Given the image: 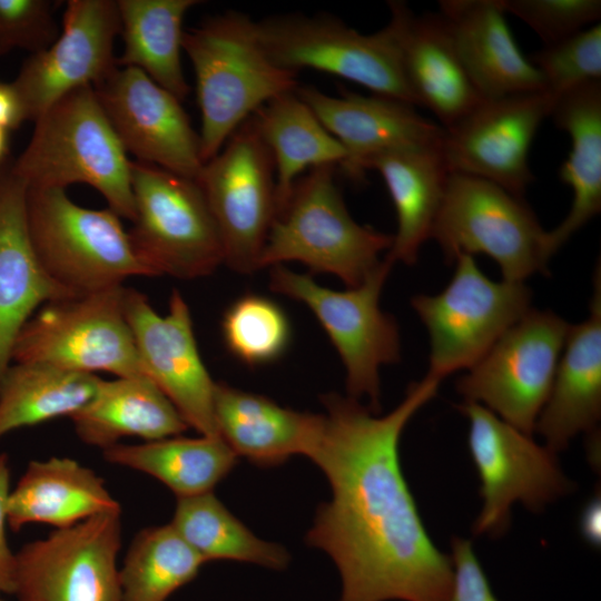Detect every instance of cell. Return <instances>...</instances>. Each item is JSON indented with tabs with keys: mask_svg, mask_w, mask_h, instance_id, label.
I'll return each mask as SVG.
<instances>
[{
	"mask_svg": "<svg viewBox=\"0 0 601 601\" xmlns=\"http://www.w3.org/2000/svg\"><path fill=\"white\" fill-rule=\"evenodd\" d=\"M425 376L378 416L352 396L321 397L326 413L308 454L326 475L332 500L317 508L306 535L342 579L339 601H446L451 558L431 540L403 475L400 439L413 415L437 393Z\"/></svg>",
	"mask_w": 601,
	"mask_h": 601,
	"instance_id": "obj_1",
	"label": "cell"
},
{
	"mask_svg": "<svg viewBox=\"0 0 601 601\" xmlns=\"http://www.w3.org/2000/svg\"><path fill=\"white\" fill-rule=\"evenodd\" d=\"M183 50L196 77L204 164L262 106L298 87L297 72L273 62L256 21L238 11L216 14L186 30Z\"/></svg>",
	"mask_w": 601,
	"mask_h": 601,
	"instance_id": "obj_2",
	"label": "cell"
},
{
	"mask_svg": "<svg viewBox=\"0 0 601 601\" xmlns=\"http://www.w3.org/2000/svg\"><path fill=\"white\" fill-rule=\"evenodd\" d=\"M33 122L28 145L10 166L27 188L86 184L120 218L134 219L131 160L92 87L66 95Z\"/></svg>",
	"mask_w": 601,
	"mask_h": 601,
	"instance_id": "obj_3",
	"label": "cell"
},
{
	"mask_svg": "<svg viewBox=\"0 0 601 601\" xmlns=\"http://www.w3.org/2000/svg\"><path fill=\"white\" fill-rule=\"evenodd\" d=\"M334 171L335 166L325 165L298 178L270 227L259 269L299 262L312 273L332 274L355 287L381 264L393 235L354 220Z\"/></svg>",
	"mask_w": 601,
	"mask_h": 601,
	"instance_id": "obj_4",
	"label": "cell"
},
{
	"mask_svg": "<svg viewBox=\"0 0 601 601\" xmlns=\"http://www.w3.org/2000/svg\"><path fill=\"white\" fill-rule=\"evenodd\" d=\"M26 211L42 268L73 295L121 286L130 277H154L111 209L82 207L66 189L28 188Z\"/></svg>",
	"mask_w": 601,
	"mask_h": 601,
	"instance_id": "obj_5",
	"label": "cell"
},
{
	"mask_svg": "<svg viewBox=\"0 0 601 601\" xmlns=\"http://www.w3.org/2000/svg\"><path fill=\"white\" fill-rule=\"evenodd\" d=\"M392 267L384 257L362 284L345 290L324 287L284 265L273 266L269 276L274 293L303 303L315 315L344 365L348 395L366 396L375 414L381 412L380 370L398 363L402 354L398 325L380 305Z\"/></svg>",
	"mask_w": 601,
	"mask_h": 601,
	"instance_id": "obj_6",
	"label": "cell"
},
{
	"mask_svg": "<svg viewBox=\"0 0 601 601\" xmlns=\"http://www.w3.org/2000/svg\"><path fill=\"white\" fill-rule=\"evenodd\" d=\"M130 171L135 216L128 235L154 277L196 279L224 264L221 238L196 179L137 160Z\"/></svg>",
	"mask_w": 601,
	"mask_h": 601,
	"instance_id": "obj_7",
	"label": "cell"
},
{
	"mask_svg": "<svg viewBox=\"0 0 601 601\" xmlns=\"http://www.w3.org/2000/svg\"><path fill=\"white\" fill-rule=\"evenodd\" d=\"M431 238L447 263L459 255H486L502 279L525 282L548 273L546 230L523 197L489 180L450 173Z\"/></svg>",
	"mask_w": 601,
	"mask_h": 601,
	"instance_id": "obj_8",
	"label": "cell"
},
{
	"mask_svg": "<svg viewBox=\"0 0 601 601\" xmlns=\"http://www.w3.org/2000/svg\"><path fill=\"white\" fill-rule=\"evenodd\" d=\"M454 263L444 289L411 298L428 334L425 376L439 382L472 367L532 308L525 283L491 279L471 255H459Z\"/></svg>",
	"mask_w": 601,
	"mask_h": 601,
	"instance_id": "obj_9",
	"label": "cell"
},
{
	"mask_svg": "<svg viewBox=\"0 0 601 601\" xmlns=\"http://www.w3.org/2000/svg\"><path fill=\"white\" fill-rule=\"evenodd\" d=\"M256 24L263 47L277 66L297 73L304 68L327 72L375 95L416 106L390 20L381 30L368 35L326 14L272 16Z\"/></svg>",
	"mask_w": 601,
	"mask_h": 601,
	"instance_id": "obj_10",
	"label": "cell"
},
{
	"mask_svg": "<svg viewBox=\"0 0 601 601\" xmlns=\"http://www.w3.org/2000/svg\"><path fill=\"white\" fill-rule=\"evenodd\" d=\"M124 293L121 285L42 305L19 333L12 363L145 376L126 319Z\"/></svg>",
	"mask_w": 601,
	"mask_h": 601,
	"instance_id": "obj_11",
	"label": "cell"
},
{
	"mask_svg": "<svg viewBox=\"0 0 601 601\" xmlns=\"http://www.w3.org/2000/svg\"><path fill=\"white\" fill-rule=\"evenodd\" d=\"M570 326L552 311L531 308L457 380L456 391L532 436Z\"/></svg>",
	"mask_w": 601,
	"mask_h": 601,
	"instance_id": "obj_12",
	"label": "cell"
},
{
	"mask_svg": "<svg viewBox=\"0 0 601 601\" xmlns=\"http://www.w3.org/2000/svg\"><path fill=\"white\" fill-rule=\"evenodd\" d=\"M217 225L224 264L240 274L259 269L276 218L275 167L253 115L196 177Z\"/></svg>",
	"mask_w": 601,
	"mask_h": 601,
	"instance_id": "obj_13",
	"label": "cell"
},
{
	"mask_svg": "<svg viewBox=\"0 0 601 601\" xmlns=\"http://www.w3.org/2000/svg\"><path fill=\"white\" fill-rule=\"evenodd\" d=\"M459 408L469 420V449L481 480L483 508L473 525L475 535L504 533L516 501L539 511L571 490L555 452L481 404L464 402Z\"/></svg>",
	"mask_w": 601,
	"mask_h": 601,
	"instance_id": "obj_14",
	"label": "cell"
},
{
	"mask_svg": "<svg viewBox=\"0 0 601 601\" xmlns=\"http://www.w3.org/2000/svg\"><path fill=\"white\" fill-rule=\"evenodd\" d=\"M121 511L101 513L16 553L18 601H124L118 553Z\"/></svg>",
	"mask_w": 601,
	"mask_h": 601,
	"instance_id": "obj_15",
	"label": "cell"
},
{
	"mask_svg": "<svg viewBox=\"0 0 601 601\" xmlns=\"http://www.w3.org/2000/svg\"><path fill=\"white\" fill-rule=\"evenodd\" d=\"M124 309L144 375L174 404L189 427L220 437L214 415L216 382L200 356L189 306L178 289L160 315L148 297L125 287Z\"/></svg>",
	"mask_w": 601,
	"mask_h": 601,
	"instance_id": "obj_16",
	"label": "cell"
},
{
	"mask_svg": "<svg viewBox=\"0 0 601 601\" xmlns=\"http://www.w3.org/2000/svg\"><path fill=\"white\" fill-rule=\"evenodd\" d=\"M554 104L546 91L482 100L445 130L442 154L450 173L475 176L523 197L534 180L529 151Z\"/></svg>",
	"mask_w": 601,
	"mask_h": 601,
	"instance_id": "obj_17",
	"label": "cell"
},
{
	"mask_svg": "<svg viewBox=\"0 0 601 601\" xmlns=\"http://www.w3.org/2000/svg\"><path fill=\"white\" fill-rule=\"evenodd\" d=\"M120 36L115 0H69L57 39L31 53L14 79L27 120L35 121L66 95L96 88L118 67L114 55Z\"/></svg>",
	"mask_w": 601,
	"mask_h": 601,
	"instance_id": "obj_18",
	"label": "cell"
},
{
	"mask_svg": "<svg viewBox=\"0 0 601 601\" xmlns=\"http://www.w3.org/2000/svg\"><path fill=\"white\" fill-rule=\"evenodd\" d=\"M93 89L127 154L196 179L204 165L199 135L177 97L134 67H117Z\"/></svg>",
	"mask_w": 601,
	"mask_h": 601,
	"instance_id": "obj_19",
	"label": "cell"
},
{
	"mask_svg": "<svg viewBox=\"0 0 601 601\" xmlns=\"http://www.w3.org/2000/svg\"><path fill=\"white\" fill-rule=\"evenodd\" d=\"M297 95L346 151L341 165L353 180H362L372 156L406 147H442L445 130L416 112L415 106L380 95L345 91L329 96L311 87Z\"/></svg>",
	"mask_w": 601,
	"mask_h": 601,
	"instance_id": "obj_20",
	"label": "cell"
},
{
	"mask_svg": "<svg viewBox=\"0 0 601 601\" xmlns=\"http://www.w3.org/2000/svg\"><path fill=\"white\" fill-rule=\"evenodd\" d=\"M403 72L416 106L428 109L450 129L482 100L436 13L416 14L403 1H390Z\"/></svg>",
	"mask_w": 601,
	"mask_h": 601,
	"instance_id": "obj_21",
	"label": "cell"
},
{
	"mask_svg": "<svg viewBox=\"0 0 601 601\" xmlns=\"http://www.w3.org/2000/svg\"><path fill=\"white\" fill-rule=\"evenodd\" d=\"M27 185L0 168V382L12 363L16 339L45 304L77 297L42 268L27 226Z\"/></svg>",
	"mask_w": 601,
	"mask_h": 601,
	"instance_id": "obj_22",
	"label": "cell"
},
{
	"mask_svg": "<svg viewBox=\"0 0 601 601\" xmlns=\"http://www.w3.org/2000/svg\"><path fill=\"white\" fill-rule=\"evenodd\" d=\"M439 13L473 86L483 99L545 91L521 52L501 0H441Z\"/></svg>",
	"mask_w": 601,
	"mask_h": 601,
	"instance_id": "obj_23",
	"label": "cell"
},
{
	"mask_svg": "<svg viewBox=\"0 0 601 601\" xmlns=\"http://www.w3.org/2000/svg\"><path fill=\"white\" fill-rule=\"evenodd\" d=\"M601 416V270L593 274L589 315L571 325L550 395L535 431L553 452L581 432H595Z\"/></svg>",
	"mask_w": 601,
	"mask_h": 601,
	"instance_id": "obj_24",
	"label": "cell"
},
{
	"mask_svg": "<svg viewBox=\"0 0 601 601\" xmlns=\"http://www.w3.org/2000/svg\"><path fill=\"white\" fill-rule=\"evenodd\" d=\"M214 415L219 436L237 454L259 466H275L311 453L323 421L283 407L273 400L216 382Z\"/></svg>",
	"mask_w": 601,
	"mask_h": 601,
	"instance_id": "obj_25",
	"label": "cell"
},
{
	"mask_svg": "<svg viewBox=\"0 0 601 601\" xmlns=\"http://www.w3.org/2000/svg\"><path fill=\"white\" fill-rule=\"evenodd\" d=\"M364 171H377L393 201L397 229L385 258L393 265H414L431 238L450 170L442 147H406L370 157Z\"/></svg>",
	"mask_w": 601,
	"mask_h": 601,
	"instance_id": "obj_26",
	"label": "cell"
},
{
	"mask_svg": "<svg viewBox=\"0 0 601 601\" xmlns=\"http://www.w3.org/2000/svg\"><path fill=\"white\" fill-rule=\"evenodd\" d=\"M116 511L121 506L105 481L69 457L30 461L7 502L8 526L14 532L29 523L66 529Z\"/></svg>",
	"mask_w": 601,
	"mask_h": 601,
	"instance_id": "obj_27",
	"label": "cell"
},
{
	"mask_svg": "<svg viewBox=\"0 0 601 601\" xmlns=\"http://www.w3.org/2000/svg\"><path fill=\"white\" fill-rule=\"evenodd\" d=\"M551 116L571 139L559 176L573 195L568 215L554 229L546 230V249L552 258L601 210V81L558 98Z\"/></svg>",
	"mask_w": 601,
	"mask_h": 601,
	"instance_id": "obj_28",
	"label": "cell"
},
{
	"mask_svg": "<svg viewBox=\"0 0 601 601\" xmlns=\"http://www.w3.org/2000/svg\"><path fill=\"white\" fill-rule=\"evenodd\" d=\"M70 420L83 443L102 451L125 437L155 441L180 435L189 427L146 376L101 380L95 397Z\"/></svg>",
	"mask_w": 601,
	"mask_h": 601,
	"instance_id": "obj_29",
	"label": "cell"
},
{
	"mask_svg": "<svg viewBox=\"0 0 601 601\" xmlns=\"http://www.w3.org/2000/svg\"><path fill=\"white\" fill-rule=\"evenodd\" d=\"M253 118L273 158L277 214L305 170L325 165L341 166L346 159L343 146L296 90L273 98Z\"/></svg>",
	"mask_w": 601,
	"mask_h": 601,
	"instance_id": "obj_30",
	"label": "cell"
},
{
	"mask_svg": "<svg viewBox=\"0 0 601 601\" xmlns=\"http://www.w3.org/2000/svg\"><path fill=\"white\" fill-rule=\"evenodd\" d=\"M198 0H117L124 51L118 67H134L180 101L190 87L181 66L184 18Z\"/></svg>",
	"mask_w": 601,
	"mask_h": 601,
	"instance_id": "obj_31",
	"label": "cell"
},
{
	"mask_svg": "<svg viewBox=\"0 0 601 601\" xmlns=\"http://www.w3.org/2000/svg\"><path fill=\"white\" fill-rule=\"evenodd\" d=\"M102 455L109 463L151 475L178 499L211 492L237 463V454L221 437L206 435L118 443Z\"/></svg>",
	"mask_w": 601,
	"mask_h": 601,
	"instance_id": "obj_32",
	"label": "cell"
},
{
	"mask_svg": "<svg viewBox=\"0 0 601 601\" xmlns=\"http://www.w3.org/2000/svg\"><path fill=\"white\" fill-rule=\"evenodd\" d=\"M101 378L45 363H11L0 382V439L57 417L71 416L96 395Z\"/></svg>",
	"mask_w": 601,
	"mask_h": 601,
	"instance_id": "obj_33",
	"label": "cell"
},
{
	"mask_svg": "<svg viewBox=\"0 0 601 601\" xmlns=\"http://www.w3.org/2000/svg\"><path fill=\"white\" fill-rule=\"evenodd\" d=\"M205 561L231 560L283 570L288 552L257 538L213 492L177 499L170 523Z\"/></svg>",
	"mask_w": 601,
	"mask_h": 601,
	"instance_id": "obj_34",
	"label": "cell"
},
{
	"mask_svg": "<svg viewBox=\"0 0 601 601\" xmlns=\"http://www.w3.org/2000/svg\"><path fill=\"white\" fill-rule=\"evenodd\" d=\"M205 561L169 523L139 531L119 568L124 601H167Z\"/></svg>",
	"mask_w": 601,
	"mask_h": 601,
	"instance_id": "obj_35",
	"label": "cell"
},
{
	"mask_svg": "<svg viewBox=\"0 0 601 601\" xmlns=\"http://www.w3.org/2000/svg\"><path fill=\"white\" fill-rule=\"evenodd\" d=\"M221 333L228 351L247 365L277 359L290 338L288 319L273 300L248 294L225 312Z\"/></svg>",
	"mask_w": 601,
	"mask_h": 601,
	"instance_id": "obj_36",
	"label": "cell"
},
{
	"mask_svg": "<svg viewBox=\"0 0 601 601\" xmlns=\"http://www.w3.org/2000/svg\"><path fill=\"white\" fill-rule=\"evenodd\" d=\"M529 60L540 72L545 91L555 100L594 81H601V23L544 46Z\"/></svg>",
	"mask_w": 601,
	"mask_h": 601,
	"instance_id": "obj_37",
	"label": "cell"
},
{
	"mask_svg": "<svg viewBox=\"0 0 601 601\" xmlns=\"http://www.w3.org/2000/svg\"><path fill=\"white\" fill-rule=\"evenodd\" d=\"M549 46L600 22V0H501Z\"/></svg>",
	"mask_w": 601,
	"mask_h": 601,
	"instance_id": "obj_38",
	"label": "cell"
},
{
	"mask_svg": "<svg viewBox=\"0 0 601 601\" xmlns=\"http://www.w3.org/2000/svg\"><path fill=\"white\" fill-rule=\"evenodd\" d=\"M59 32L50 1L0 0V56L14 49L39 52L48 48Z\"/></svg>",
	"mask_w": 601,
	"mask_h": 601,
	"instance_id": "obj_39",
	"label": "cell"
},
{
	"mask_svg": "<svg viewBox=\"0 0 601 601\" xmlns=\"http://www.w3.org/2000/svg\"><path fill=\"white\" fill-rule=\"evenodd\" d=\"M452 589L446 601H497L469 540H452Z\"/></svg>",
	"mask_w": 601,
	"mask_h": 601,
	"instance_id": "obj_40",
	"label": "cell"
},
{
	"mask_svg": "<svg viewBox=\"0 0 601 601\" xmlns=\"http://www.w3.org/2000/svg\"><path fill=\"white\" fill-rule=\"evenodd\" d=\"M9 457L0 453V597L12 594L16 574V553L11 551L7 540L8 525L7 502L10 493Z\"/></svg>",
	"mask_w": 601,
	"mask_h": 601,
	"instance_id": "obj_41",
	"label": "cell"
},
{
	"mask_svg": "<svg viewBox=\"0 0 601 601\" xmlns=\"http://www.w3.org/2000/svg\"><path fill=\"white\" fill-rule=\"evenodd\" d=\"M27 121L21 97L13 82L0 81V127L17 129Z\"/></svg>",
	"mask_w": 601,
	"mask_h": 601,
	"instance_id": "obj_42",
	"label": "cell"
},
{
	"mask_svg": "<svg viewBox=\"0 0 601 601\" xmlns=\"http://www.w3.org/2000/svg\"><path fill=\"white\" fill-rule=\"evenodd\" d=\"M600 496H594L583 509L580 518V530L584 539L597 546L600 545Z\"/></svg>",
	"mask_w": 601,
	"mask_h": 601,
	"instance_id": "obj_43",
	"label": "cell"
},
{
	"mask_svg": "<svg viewBox=\"0 0 601 601\" xmlns=\"http://www.w3.org/2000/svg\"><path fill=\"white\" fill-rule=\"evenodd\" d=\"M8 131L6 128L0 127V164L4 159L8 151Z\"/></svg>",
	"mask_w": 601,
	"mask_h": 601,
	"instance_id": "obj_44",
	"label": "cell"
},
{
	"mask_svg": "<svg viewBox=\"0 0 601 601\" xmlns=\"http://www.w3.org/2000/svg\"><path fill=\"white\" fill-rule=\"evenodd\" d=\"M0 601H3V600L1 599V597H0Z\"/></svg>",
	"mask_w": 601,
	"mask_h": 601,
	"instance_id": "obj_45",
	"label": "cell"
}]
</instances>
